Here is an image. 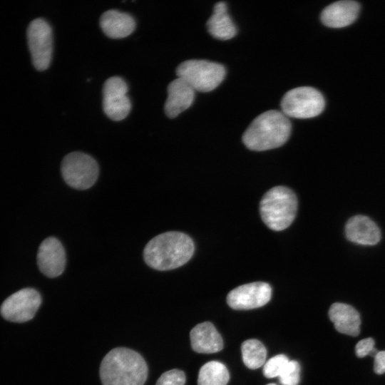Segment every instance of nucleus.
<instances>
[{"label":"nucleus","instance_id":"f257e3e1","mask_svg":"<svg viewBox=\"0 0 385 385\" xmlns=\"http://www.w3.org/2000/svg\"><path fill=\"white\" fill-rule=\"evenodd\" d=\"M194 250V242L188 235L170 231L151 239L144 248L143 258L150 267L167 271L185 265Z\"/></svg>","mask_w":385,"mask_h":385},{"label":"nucleus","instance_id":"f03ea898","mask_svg":"<svg viewBox=\"0 0 385 385\" xmlns=\"http://www.w3.org/2000/svg\"><path fill=\"white\" fill-rule=\"evenodd\" d=\"M148 371L147 364L139 353L118 347L104 356L99 373L103 385H143Z\"/></svg>","mask_w":385,"mask_h":385},{"label":"nucleus","instance_id":"7ed1b4c3","mask_svg":"<svg viewBox=\"0 0 385 385\" xmlns=\"http://www.w3.org/2000/svg\"><path fill=\"white\" fill-rule=\"evenodd\" d=\"M292 125L287 116L277 110L256 117L242 135L245 145L252 150L263 151L282 146L289 138Z\"/></svg>","mask_w":385,"mask_h":385},{"label":"nucleus","instance_id":"20e7f679","mask_svg":"<svg viewBox=\"0 0 385 385\" xmlns=\"http://www.w3.org/2000/svg\"><path fill=\"white\" fill-rule=\"evenodd\" d=\"M297 210V198L292 190L284 186L270 189L260 203L262 221L275 231L288 227L294 220Z\"/></svg>","mask_w":385,"mask_h":385},{"label":"nucleus","instance_id":"39448f33","mask_svg":"<svg viewBox=\"0 0 385 385\" xmlns=\"http://www.w3.org/2000/svg\"><path fill=\"white\" fill-rule=\"evenodd\" d=\"M225 73L223 65L207 60H188L176 68L178 78L200 92H209L216 88L224 80Z\"/></svg>","mask_w":385,"mask_h":385},{"label":"nucleus","instance_id":"423d86ee","mask_svg":"<svg viewBox=\"0 0 385 385\" xmlns=\"http://www.w3.org/2000/svg\"><path fill=\"white\" fill-rule=\"evenodd\" d=\"M325 101L317 89L301 86L287 91L281 101L282 112L287 117L310 118L324 110Z\"/></svg>","mask_w":385,"mask_h":385},{"label":"nucleus","instance_id":"0eeeda50","mask_svg":"<svg viewBox=\"0 0 385 385\" xmlns=\"http://www.w3.org/2000/svg\"><path fill=\"white\" fill-rule=\"evenodd\" d=\"M61 174L70 187L86 190L92 187L99 173L96 160L82 152H72L66 155L61 163Z\"/></svg>","mask_w":385,"mask_h":385},{"label":"nucleus","instance_id":"6e6552de","mask_svg":"<svg viewBox=\"0 0 385 385\" xmlns=\"http://www.w3.org/2000/svg\"><path fill=\"white\" fill-rule=\"evenodd\" d=\"M27 41L35 68L40 71L47 69L53 53V34L49 24L41 18L33 20L27 29Z\"/></svg>","mask_w":385,"mask_h":385},{"label":"nucleus","instance_id":"1a4fd4ad","mask_svg":"<svg viewBox=\"0 0 385 385\" xmlns=\"http://www.w3.org/2000/svg\"><path fill=\"white\" fill-rule=\"evenodd\" d=\"M41 304L39 292L33 288L20 289L2 303L0 312L6 320L22 323L31 319Z\"/></svg>","mask_w":385,"mask_h":385},{"label":"nucleus","instance_id":"9d476101","mask_svg":"<svg viewBox=\"0 0 385 385\" xmlns=\"http://www.w3.org/2000/svg\"><path fill=\"white\" fill-rule=\"evenodd\" d=\"M125 81L119 76L108 78L103 88V108L106 115L113 120L125 118L131 109Z\"/></svg>","mask_w":385,"mask_h":385},{"label":"nucleus","instance_id":"9b49d317","mask_svg":"<svg viewBox=\"0 0 385 385\" xmlns=\"http://www.w3.org/2000/svg\"><path fill=\"white\" fill-rule=\"evenodd\" d=\"M272 288L263 282L237 287L227 296V303L233 309L247 310L265 305L271 299Z\"/></svg>","mask_w":385,"mask_h":385},{"label":"nucleus","instance_id":"f8f14e48","mask_svg":"<svg viewBox=\"0 0 385 385\" xmlns=\"http://www.w3.org/2000/svg\"><path fill=\"white\" fill-rule=\"evenodd\" d=\"M36 260L40 271L45 276L54 278L61 275L66 261L61 242L53 237L46 238L38 247Z\"/></svg>","mask_w":385,"mask_h":385},{"label":"nucleus","instance_id":"ddd939ff","mask_svg":"<svg viewBox=\"0 0 385 385\" xmlns=\"http://www.w3.org/2000/svg\"><path fill=\"white\" fill-rule=\"evenodd\" d=\"M195 91L180 78L171 81L168 86V97L164 106L166 115L177 117L193 103Z\"/></svg>","mask_w":385,"mask_h":385},{"label":"nucleus","instance_id":"4468645a","mask_svg":"<svg viewBox=\"0 0 385 385\" xmlns=\"http://www.w3.org/2000/svg\"><path fill=\"white\" fill-rule=\"evenodd\" d=\"M345 235L351 242L361 245H374L381 239L377 225L364 215L351 217L345 225Z\"/></svg>","mask_w":385,"mask_h":385},{"label":"nucleus","instance_id":"2eb2a0df","mask_svg":"<svg viewBox=\"0 0 385 385\" xmlns=\"http://www.w3.org/2000/svg\"><path fill=\"white\" fill-rule=\"evenodd\" d=\"M190 338L192 349L197 353L212 354L223 348L221 335L210 322L195 326L190 331Z\"/></svg>","mask_w":385,"mask_h":385},{"label":"nucleus","instance_id":"dca6fc26","mask_svg":"<svg viewBox=\"0 0 385 385\" xmlns=\"http://www.w3.org/2000/svg\"><path fill=\"white\" fill-rule=\"evenodd\" d=\"M359 11L354 1H340L327 6L321 14L322 23L329 27L342 28L353 23Z\"/></svg>","mask_w":385,"mask_h":385},{"label":"nucleus","instance_id":"f3484780","mask_svg":"<svg viewBox=\"0 0 385 385\" xmlns=\"http://www.w3.org/2000/svg\"><path fill=\"white\" fill-rule=\"evenodd\" d=\"M329 317L335 329L342 334L356 337L360 332L359 313L351 305L337 302L329 308Z\"/></svg>","mask_w":385,"mask_h":385},{"label":"nucleus","instance_id":"a211bd4d","mask_svg":"<svg viewBox=\"0 0 385 385\" xmlns=\"http://www.w3.org/2000/svg\"><path fill=\"white\" fill-rule=\"evenodd\" d=\"M100 26L103 33L109 38H121L133 32L135 21L127 13L111 9L101 15Z\"/></svg>","mask_w":385,"mask_h":385},{"label":"nucleus","instance_id":"6ab92c4d","mask_svg":"<svg viewBox=\"0 0 385 385\" xmlns=\"http://www.w3.org/2000/svg\"><path fill=\"white\" fill-rule=\"evenodd\" d=\"M207 28L211 36L220 40H229L236 35V26L227 13L225 1L215 5L213 13L207 21Z\"/></svg>","mask_w":385,"mask_h":385},{"label":"nucleus","instance_id":"aec40b11","mask_svg":"<svg viewBox=\"0 0 385 385\" xmlns=\"http://www.w3.org/2000/svg\"><path fill=\"white\" fill-rule=\"evenodd\" d=\"M229 379L230 374L225 365L210 361L200 369L197 385H227Z\"/></svg>","mask_w":385,"mask_h":385},{"label":"nucleus","instance_id":"412c9836","mask_svg":"<svg viewBox=\"0 0 385 385\" xmlns=\"http://www.w3.org/2000/svg\"><path fill=\"white\" fill-rule=\"evenodd\" d=\"M242 357L245 365L250 369L264 366L267 357V349L257 339H247L241 345Z\"/></svg>","mask_w":385,"mask_h":385},{"label":"nucleus","instance_id":"4be33fe9","mask_svg":"<svg viewBox=\"0 0 385 385\" xmlns=\"http://www.w3.org/2000/svg\"><path fill=\"white\" fill-rule=\"evenodd\" d=\"M289 361L288 357L282 354L272 357L263 366L264 376L269 379L279 377Z\"/></svg>","mask_w":385,"mask_h":385},{"label":"nucleus","instance_id":"5701e85b","mask_svg":"<svg viewBox=\"0 0 385 385\" xmlns=\"http://www.w3.org/2000/svg\"><path fill=\"white\" fill-rule=\"evenodd\" d=\"M282 385H298L300 380V365L298 361L289 360L279 376Z\"/></svg>","mask_w":385,"mask_h":385},{"label":"nucleus","instance_id":"b1692460","mask_svg":"<svg viewBox=\"0 0 385 385\" xmlns=\"http://www.w3.org/2000/svg\"><path fill=\"white\" fill-rule=\"evenodd\" d=\"M185 374L183 371L171 369L164 372L155 385H185Z\"/></svg>","mask_w":385,"mask_h":385},{"label":"nucleus","instance_id":"393cba45","mask_svg":"<svg viewBox=\"0 0 385 385\" xmlns=\"http://www.w3.org/2000/svg\"><path fill=\"white\" fill-rule=\"evenodd\" d=\"M355 352L358 357L362 358L367 355L375 356L378 353L374 348V340L371 337L360 340L355 346Z\"/></svg>","mask_w":385,"mask_h":385},{"label":"nucleus","instance_id":"a878e982","mask_svg":"<svg viewBox=\"0 0 385 385\" xmlns=\"http://www.w3.org/2000/svg\"><path fill=\"white\" fill-rule=\"evenodd\" d=\"M374 370L378 374L385 373V351H380L374 356Z\"/></svg>","mask_w":385,"mask_h":385},{"label":"nucleus","instance_id":"bb28decb","mask_svg":"<svg viewBox=\"0 0 385 385\" xmlns=\"http://www.w3.org/2000/svg\"><path fill=\"white\" fill-rule=\"evenodd\" d=\"M267 385H277V384H274V383H271V384H267Z\"/></svg>","mask_w":385,"mask_h":385}]
</instances>
